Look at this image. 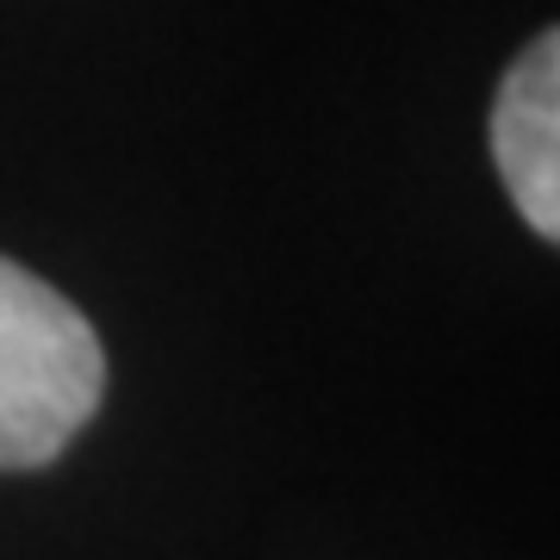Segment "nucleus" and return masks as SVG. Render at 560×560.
<instances>
[{
	"label": "nucleus",
	"instance_id": "nucleus-2",
	"mask_svg": "<svg viewBox=\"0 0 560 560\" xmlns=\"http://www.w3.org/2000/svg\"><path fill=\"white\" fill-rule=\"evenodd\" d=\"M492 156L536 237H560V38L541 32L517 50L492 106Z\"/></svg>",
	"mask_w": 560,
	"mask_h": 560
},
{
	"label": "nucleus",
	"instance_id": "nucleus-1",
	"mask_svg": "<svg viewBox=\"0 0 560 560\" xmlns=\"http://www.w3.org/2000/svg\"><path fill=\"white\" fill-rule=\"evenodd\" d=\"M106 393L94 324L50 280L0 256V474L57 460Z\"/></svg>",
	"mask_w": 560,
	"mask_h": 560
}]
</instances>
